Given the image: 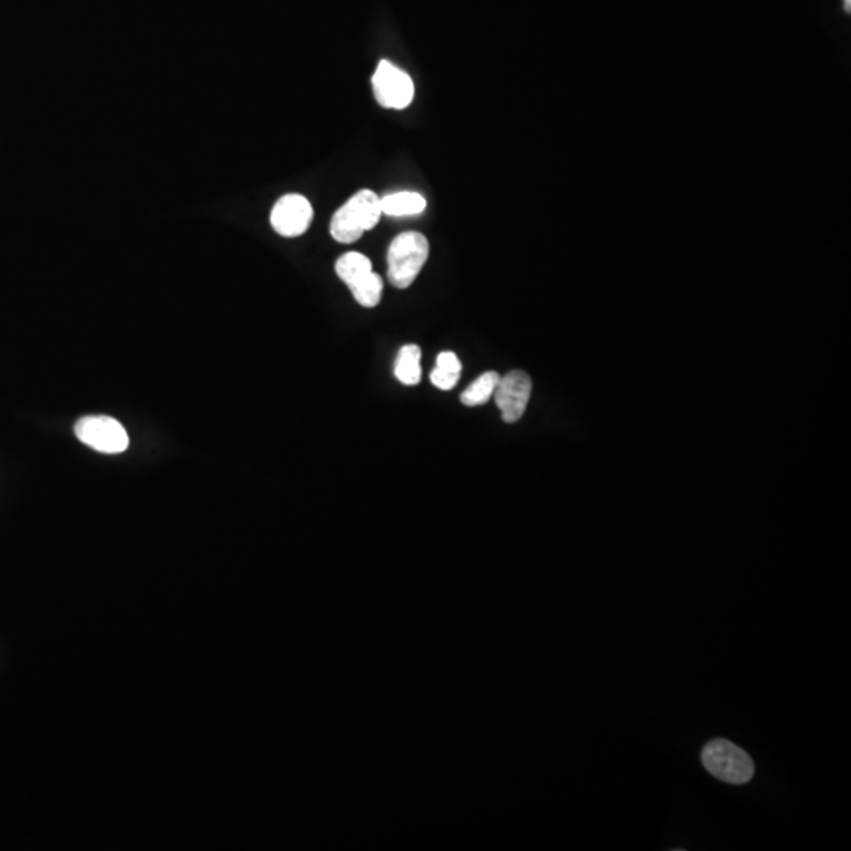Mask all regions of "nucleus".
<instances>
[{
	"label": "nucleus",
	"instance_id": "1",
	"mask_svg": "<svg viewBox=\"0 0 851 851\" xmlns=\"http://www.w3.org/2000/svg\"><path fill=\"white\" fill-rule=\"evenodd\" d=\"M382 215L380 197L371 190L358 191L331 218V237L346 245L355 243L377 226Z\"/></svg>",
	"mask_w": 851,
	"mask_h": 851
},
{
	"label": "nucleus",
	"instance_id": "5",
	"mask_svg": "<svg viewBox=\"0 0 851 851\" xmlns=\"http://www.w3.org/2000/svg\"><path fill=\"white\" fill-rule=\"evenodd\" d=\"M75 434L79 442L103 454H120L127 451L130 437L119 421L111 417H84L76 423Z\"/></svg>",
	"mask_w": 851,
	"mask_h": 851
},
{
	"label": "nucleus",
	"instance_id": "13",
	"mask_svg": "<svg viewBox=\"0 0 851 851\" xmlns=\"http://www.w3.org/2000/svg\"><path fill=\"white\" fill-rule=\"evenodd\" d=\"M435 368L445 369V371L462 372L461 360L454 352H442L437 357Z\"/></svg>",
	"mask_w": 851,
	"mask_h": 851
},
{
	"label": "nucleus",
	"instance_id": "2",
	"mask_svg": "<svg viewBox=\"0 0 851 851\" xmlns=\"http://www.w3.org/2000/svg\"><path fill=\"white\" fill-rule=\"evenodd\" d=\"M429 242L420 232H404L388 249V281L396 289H407L428 262Z\"/></svg>",
	"mask_w": 851,
	"mask_h": 851
},
{
	"label": "nucleus",
	"instance_id": "9",
	"mask_svg": "<svg viewBox=\"0 0 851 851\" xmlns=\"http://www.w3.org/2000/svg\"><path fill=\"white\" fill-rule=\"evenodd\" d=\"M382 204L383 215L388 216H412L420 215L426 210V199L421 194L412 193V191H402V193L388 194V196L380 197Z\"/></svg>",
	"mask_w": 851,
	"mask_h": 851
},
{
	"label": "nucleus",
	"instance_id": "6",
	"mask_svg": "<svg viewBox=\"0 0 851 851\" xmlns=\"http://www.w3.org/2000/svg\"><path fill=\"white\" fill-rule=\"evenodd\" d=\"M372 89L382 108L406 109L415 97V86L407 73L382 60L372 76Z\"/></svg>",
	"mask_w": 851,
	"mask_h": 851
},
{
	"label": "nucleus",
	"instance_id": "14",
	"mask_svg": "<svg viewBox=\"0 0 851 851\" xmlns=\"http://www.w3.org/2000/svg\"><path fill=\"white\" fill-rule=\"evenodd\" d=\"M844 8H845V12H847V13L851 12V0H844Z\"/></svg>",
	"mask_w": 851,
	"mask_h": 851
},
{
	"label": "nucleus",
	"instance_id": "10",
	"mask_svg": "<svg viewBox=\"0 0 851 851\" xmlns=\"http://www.w3.org/2000/svg\"><path fill=\"white\" fill-rule=\"evenodd\" d=\"M421 349L417 344H407L399 350L394 376L404 385H418L421 380Z\"/></svg>",
	"mask_w": 851,
	"mask_h": 851
},
{
	"label": "nucleus",
	"instance_id": "3",
	"mask_svg": "<svg viewBox=\"0 0 851 851\" xmlns=\"http://www.w3.org/2000/svg\"><path fill=\"white\" fill-rule=\"evenodd\" d=\"M702 763L711 776L725 784H746L754 776L755 766L749 754L722 738L703 747Z\"/></svg>",
	"mask_w": 851,
	"mask_h": 851
},
{
	"label": "nucleus",
	"instance_id": "4",
	"mask_svg": "<svg viewBox=\"0 0 851 851\" xmlns=\"http://www.w3.org/2000/svg\"><path fill=\"white\" fill-rule=\"evenodd\" d=\"M336 273L352 290L358 305L363 308H376L383 292V281L372 272L368 257L361 253H346L336 261Z\"/></svg>",
	"mask_w": 851,
	"mask_h": 851
},
{
	"label": "nucleus",
	"instance_id": "11",
	"mask_svg": "<svg viewBox=\"0 0 851 851\" xmlns=\"http://www.w3.org/2000/svg\"><path fill=\"white\" fill-rule=\"evenodd\" d=\"M500 377L495 371L484 372L461 394L462 404L467 407L484 406L494 396Z\"/></svg>",
	"mask_w": 851,
	"mask_h": 851
},
{
	"label": "nucleus",
	"instance_id": "7",
	"mask_svg": "<svg viewBox=\"0 0 851 851\" xmlns=\"http://www.w3.org/2000/svg\"><path fill=\"white\" fill-rule=\"evenodd\" d=\"M532 396V379L524 371H511L500 377L494 399L505 423H517Z\"/></svg>",
	"mask_w": 851,
	"mask_h": 851
},
{
	"label": "nucleus",
	"instance_id": "12",
	"mask_svg": "<svg viewBox=\"0 0 851 851\" xmlns=\"http://www.w3.org/2000/svg\"><path fill=\"white\" fill-rule=\"evenodd\" d=\"M459 379H461V372L445 371V369L440 368H434V371L431 372L432 385L439 390H453L458 385Z\"/></svg>",
	"mask_w": 851,
	"mask_h": 851
},
{
	"label": "nucleus",
	"instance_id": "8",
	"mask_svg": "<svg viewBox=\"0 0 851 851\" xmlns=\"http://www.w3.org/2000/svg\"><path fill=\"white\" fill-rule=\"evenodd\" d=\"M311 202L302 194H286L273 207L270 221L272 227L283 237H298L305 234L313 221Z\"/></svg>",
	"mask_w": 851,
	"mask_h": 851
}]
</instances>
